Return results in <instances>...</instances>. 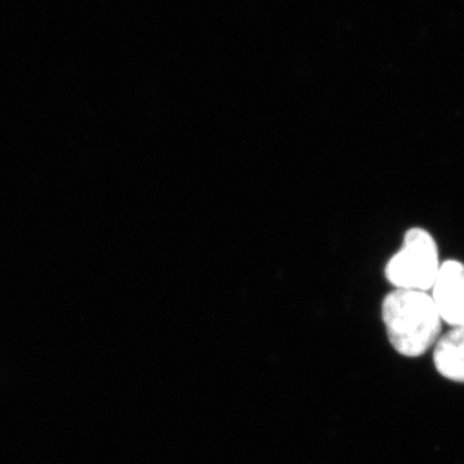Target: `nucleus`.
<instances>
[{"instance_id":"obj_1","label":"nucleus","mask_w":464,"mask_h":464,"mask_svg":"<svg viewBox=\"0 0 464 464\" xmlns=\"http://www.w3.org/2000/svg\"><path fill=\"white\" fill-rule=\"evenodd\" d=\"M382 319L391 346L405 357L424 355L441 335L438 307L422 290L393 289L382 302Z\"/></svg>"},{"instance_id":"obj_2","label":"nucleus","mask_w":464,"mask_h":464,"mask_svg":"<svg viewBox=\"0 0 464 464\" xmlns=\"http://www.w3.org/2000/svg\"><path fill=\"white\" fill-rule=\"evenodd\" d=\"M440 267L441 261L435 237L426 228L415 226L405 231L401 248L387 262L384 276L395 289L430 292Z\"/></svg>"},{"instance_id":"obj_3","label":"nucleus","mask_w":464,"mask_h":464,"mask_svg":"<svg viewBox=\"0 0 464 464\" xmlns=\"http://www.w3.org/2000/svg\"><path fill=\"white\" fill-rule=\"evenodd\" d=\"M433 302L442 323L464 328V264L459 259L441 262L431 289Z\"/></svg>"},{"instance_id":"obj_4","label":"nucleus","mask_w":464,"mask_h":464,"mask_svg":"<svg viewBox=\"0 0 464 464\" xmlns=\"http://www.w3.org/2000/svg\"><path fill=\"white\" fill-rule=\"evenodd\" d=\"M433 365L441 377L464 383V328H451L433 346Z\"/></svg>"}]
</instances>
